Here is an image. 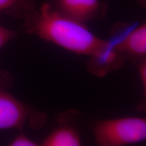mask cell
Wrapping results in <instances>:
<instances>
[{
  "label": "cell",
  "instance_id": "obj_5",
  "mask_svg": "<svg viewBox=\"0 0 146 146\" xmlns=\"http://www.w3.org/2000/svg\"><path fill=\"white\" fill-rule=\"evenodd\" d=\"M56 9L72 19L85 23L99 15L102 5L100 0H57Z\"/></svg>",
  "mask_w": 146,
  "mask_h": 146
},
{
  "label": "cell",
  "instance_id": "obj_3",
  "mask_svg": "<svg viewBox=\"0 0 146 146\" xmlns=\"http://www.w3.org/2000/svg\"><path fill=\"white\" fill-rule=\"evenodd\" d=\"M3 83L0 82V130H22L27 123L41 124L43 116L12 96Z\"/></svg>",
  "mask_w": 146,
  "mask_h": 146
},
{
  "label": "cell",
  "instance_id": "obj_9",
  "mask_svg": "<svg viewBox=\"0 0 146 146\" xmlns=\"http://www.w3.org/2000/svg\"><path fill=\"white\" fill-rule=\"evenodd\" d=\"M10 146H37L39 145L31 138L27 136L24 133H20L15 137L9 143Z\"/></svg>",
  "mask_w": 146,
  "mask_h": 146
},
{
  "label": "cell",
  "instance_id": "obj_4",
  "mask_svg": "<svg viewBox=\"0 0 146 146\" xmlns=\"http://www.w3.org/2000/svg\"><path fill=\"white\" fill-rule=\"evenodd\" d=\"M111 42L114 50L124 56L144 60L146 55V25L143 23L128 29L123 36H117Z\"/></svg>",
  "mask_w": 146,
  "mask_h": 146
},
{
  "label": "cell",
  "instance_id": "obj_1",
  "mask_svg": "<svg viewBox=\"0 0 146 146\" xmlns=\"http://www.w3.org/2000/svg\"><path fill=\"white\" fill-rule=\"evenodd\" d=\"M25 18L27 33L74 54L96 57L112 45L110 41L93 33L85 23L64 15L48 3Z\"/></svg>",
  "mask_w": 146,
  "mask_h": 146
},
{
  "label": "cell",
  "instance_id": "obj_2",
  "mask_svg": "<svg viewBox=\"0 0 146 146\" xmlns=\"http://www.w3.org/2000/svg\"><path fill=\"white\" fill-rule=\"evenodd\" d=\"M95 141L100 146H124L146 139L145 118L127 116L98 122L92 129Z\"/></svg>",
  "mask_w": 146,
  "mask_h": 146
},
{
  "label": "cell",
  "instance_id": "obj_6",
  "mask_svg": "<svg viewBox=\"0 0 146 146\" xmlns=\"http://www.w3.org/2000/svg\"><path fill=\"white\" fill-rule=\"evenodd\" d=\"M82 141L78 131L69 126L53 130L41 142V146H80Z\"/></svg>",
  "mask_w": 146,
  "mask_h": 146
},
{
  "label": "cell",
  "instance_id": "obj_7",
  "mask_svg": "<svg viewBox=\"0 0 146 146\" xmlns=\"http://www.w3.org/2000/svg\"><path fill=\"white\" fill-rule=\"evenodd\" d=\"M32 0H0V13L25 17L33 10Z\"/></svg>",
  "mask_w": 146,
  "mask_h": 146
},
{
  "label": "cell",
  "instance_id": "obj_8",
  "mask_svg": "<svg viewBox=\"0 0 146 146\" xmlns=\"http://www.w3.org/2000/svg\"><path fill=\"white\" fill-rule=\"evenodd\" d=\"M18 34V31H17L8 29L0 25V50L8 42L15 38Z\"/></svg>",
  "mask_w": 146,
  "mask_h": 146
}]
</instances>
